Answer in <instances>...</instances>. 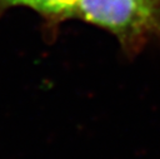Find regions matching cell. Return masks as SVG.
<instances>
[{"label": "cell", "instance_id": "cell-1", "mask_svg": "<svg viewBox=\"0 0 160 159\" xmlns=\"http://www.w3.org/2000/svg\"><path fill=\"white\" fill-rule=\"evenodd\" d=\"M74 18L108 30L128 51L160 35V0H78Z\"/></svg>", "mask_w": 160, "mask_h": 159}, {"label": "cell", "instance_id": "cell-2", "mask_svg": "<svg viewBox=\"0 0 160 159\" xmlns=\"http://www.w3.org/2000/svg\"><path fill=\"white\" fill-rule=\"evenodd\" d=\"M78 0H0V9L25 6L50 20L72 19Z\"/></svg>", "mask_w": 160, "mask_h": 159}]
</instances>
